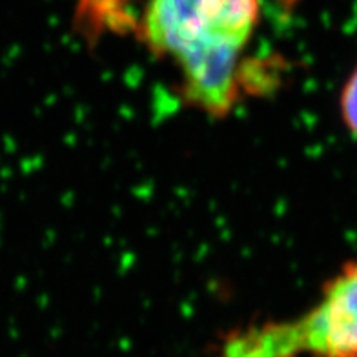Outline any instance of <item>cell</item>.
Masks as SVG:
<instances>
[{"label":"cell","instance_id":"2","mask_svg":"<svg viewBox=\"0 0 357 357\" xmlns=\"http://www.w3.org/2000/svg\"><path fill=\"white\" fill-rule=\"evenodd\" d=\"M219 357H357V259L323 287L317 303L291 319L226 335Z\"/></svg>","mask_w":357,"mask_h":357},{"label":"cell","instance_id":"1","mask_svg":"<svg viewBox=\"0 0 357 357\" xmlns=\"http://www.w3.org/2000/svg\"><path fill=\"white\" fill-rule=\"evenodd\" d=\"M261 15L263 0H148L141 37L177 71L184 100L221 119L275 77L250 55Z\"/></svg>","mask_w":357,"mask_h":357},{"label":"cell","instance_id":"3","mask_svg":"<svg viewBox=\"0 0 357 357\" xmlns=\"http://www.w3.org/2000/svg\"><path fill=\"white\" fill-rule=\"evenodd\" d=\"M339 108H341V119H343L344 126L357 141V66L354 68L348 80L344 82L341 99H339Z\"/></svg>","mask_w":357,"mask_h":357}]
</instances>
